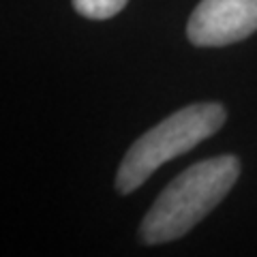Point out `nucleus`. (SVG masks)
<instances>
[{"label":"nucleus","instance_id":"f257e3e1","mask_svg":"<svg viewBox=\"0 0 257 257\" xmlns=\"http://www.w3.org/2000/svg\"><path fill=\"white\" fill-rule=\"evenodd\" d=\"M240 161L221 155L191 165L172 180L144 216L140 236L146 244L170 242L184 236L210 214L236 184Z\"/></svg>","mask_w":257,"mask_h":257},{"label":"nucleus","instance_id":"20e7f679","mask_svg":"<svg viewBox=\"0 0 257 257\" xmlns=\"http://www.w3.org/2000/svg\"><path fill=\"white\" fill-rule=\"evenodd\" d=\"M126 3L128 0H73V7L88 20H109L122 11Z\"/></svg>","mask_w":257,"mask_h":257},{"label":"nucleus","instance_id":"f03ea898","mask_svg":"<svg viewBox=\"0 0 257 257\" xmlns=\"http://www.w3.org/2000/svg\"><path fill=\"white\" fill-rule=\"evenodd\" d=\"M225 122L221 103H193L144 133L124 155L116 174V189L122 195L142 187L163 163L195 148L214 135Z\"/></svg>","mask_w":257,"mask_h":257},{"label":"nucleus","instance_id":"7ed1b4c3","mask_svg":"<svg viewBox=\"0 0 257 257\" xmlns=\"http://www.w3.org/2000/svg\"><path fill=\"white\" fill-rule=\"evenodd\" d=\"M257 30V0H202L193 11L187 37L197 47H221Z\"/></svg>","mask_w":257,"mask_h":257}]
</instances>
